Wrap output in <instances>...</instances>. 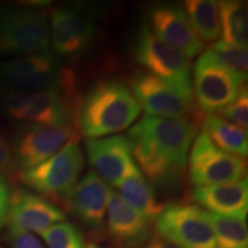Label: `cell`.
Instances as JSON below:
<instances>
[{"mask_svg": "<svg viewBox=\"0 0 248 248\" xmlns=\"http://www.w3.org/2000/svg\"><path fill=\"white\" fill-rule=\"evenodd\" d=\"M136 59L147 73L160 77L187 94L193 95L191 85L190 59L167 44L144 24L136 45Z\"/></svg>", "mask_w": 248, "mask_h": 248, "instance_id": "obj_9", "label": "cell"}, {"mask_svg": "<svg viewBox=\"0 0 248 248\" xmlns=\"http://www.w3.org/2000/svg\"><path fill=\"white\" fill-rule=\"evenodd\" d=\"M17 171L13 148L4 136L0 135V176H13Z\"/></svg>", "mask_w": 248, "mask_h": 248, "instance_id": "obj_29", "label": "cell"}, {"mask_svg": "<svg viewBox=\"0 0 248 248\" xmlns=\"http://www.w3.org/2000/svg\"><path fill=\"white\" fill-rule=\"evenodd\" d=\"M215 234L216 248H248L246 219L206 212Z\"/></svg>", "mask_w": 248, "mask_h": 248, "instance_id": "obj_24", "label": "cell"}, {"mask_svg": "<svg viewBox=\"0 0 248 248\" xmlns=\"http://www.w3.org/2000/svg\"><path fill=\"white\" fill-rule=\"evenodd\" d=\"M0 248H2V247H1V246H0Z\"/></svg>", "mask_w": 248, "mask_h": 248, "instance_id": "obj_33", "label": "cell"}, {"mask_svg": "<svg viewBox=\"0 0 248 248\" xmlns=\"http://www.w3.org/2000/svg\"><path fill=\"white\" fill-rule=\"evenodd\" d=\"M84 167V155L77 139L67 142L53 156L18 176L36 193L67 202Z\"/></svg>", "mask_w": 248, "mask_h": 248, "instance_id": "obj_4", "label": "cell"}, {"mask_svg": "<svg viewBox=\"0 0 248 248\" xmlns=\"http://www.w3.org/2000/svg\"><path fill=\"white\" fill-rule=\"evenodd\" d=\"M52 52L18 57L0 63V92H33L57 84L62 75Z\"/></svg>", "mask_w": 248, "mask_h": 248, "instance_id": "obj_11", "label": "cell"}, {"mask_svg": "<svg viewBox=\"0 0 248 248\" xmlns=\"http://www.w3.org/2000/svg\"><path fill=\"white\" fill-rule=\"evenodd\" d=\"M151 222L111 190L107 209V231L116 246L140 248L151 238Z\"/></svg>", "mask_w": 248, "mask_h": 248, "instance_id": "obj_18", "label": "cell"}, {"mask_svg": "<svg viewBox=\"0 0 248 248\" xmlns=\"http://www.w3.org/2000/svg\"><path fill=\"white\" fill-rule=\"evenodd\" d=\"M12 190L7 179L0 176V230L6 225Z\"/></svg>", "mask_w": 248, "mask_h": 248, "instance_id": "obj_30", "label": "cell"}, {"mask_svg": "<svg viewBox=\"0 0 248 248\" xmlns=\"http://www.w3.org/2000/svg\"><path fill=\"white\" fill-rule=\"evenodd\" d=\"M73 139L77 136L71 126L20 123L12 144L17 170L27 171L39 166Z\"/></svg>", "mask_w": 248, "mask_h": 248, "instance_id": "obj_10", "label": "cell"}, {"mask_svg": "<svg viewBox=\"0 0 248 248\" xmlns=\"http://www.w3.org/2000/svg\"><path fill=\"white\" fill-rule=\"evenodd\" d=\"M208 51L214 55L217 61L221 62L223 66L235 73L247 75L248 64V52L246 47H238L218 42L213 44Z\"/></svg>", "mask_w": 248, "mask_h": 248, "instance_id": "obj_26", "label": "cell"}, {"mask_svg": "<svg viewBox=\"0 0 248 248\" xmlns=\"http://www.w3.org/2000/svg\"><path fill=\"white\" fill-rule=\"evenodd\" d=\"M150 17L151 29L155 35L188 59L202 52L203 43L195 35L182 6H155L150 12Z\"/></svg>", "mask_w": 248, "mask_h": 248, "instance_id": "obj_17", "label": "cell"}, {"mask_svg": "<svg viewBox=\"0 0 248 248\" xmlns=\"http://www.w3.org/2000/svg\"><path fill=\"white\" fill-rule=\"evenodd\" d=\"M86 152L97 175L111 185L117 186L125 179L141 175L128 139L123 136L88 139Z\"/></svg>", "mask_w": 248, "mask_h": 248, "instance_id": "obj_13", "label": "cell"}, {"mask_svg": "<svg viewBox=\"0 0 248 248\" xmlns=\"http://www.w3.org/2000/svg\"><path fill=\"white\" fill-rule=\"evenodd\" d=\"M185 13L201 42H214L221 36L218 2L214 0L185 1Z\"/></svg>", "mask_w": 248, "mask_h": 248, "instance_id": "obj_23", "label": "cell"}, {"mask_svg": "<svg viewBox=\"0 0 248 248\" xmlns=\"http://www.w3.org/2000/svg\"><path fill=\"white\" fill-rule=\"evenodd\" d=\"M75 78L63 69L57 84L33 92H0V111L21 123L71 126Z\"/></svg>", "mask_w": 248, "mask_h": 248, "instance_id": "obj_3", "label": "cell"}, {"mask_svg": "<svg viewBox=\"0 0 248 248\" xmlns=\"http://www.w3.org/2000/svg\"><path fill=\"white\" fill-rule=\"evenodd\" d=\"M51 47L46 15L30 8L0 9V54L30 55Z\"/></svg>", "mask_w": 248, "mask_h": 248, "instance_id": "obj_5", "label": "cell"}, {"mask_svg": "<svg viewBox=\"0 0 248 248\" xmlns=\"http://www.w3.org/2000/svg\"><path fill=\"white\" fill-rule=\"evenodd\" d=\"M116 187L119 190L117 194L130 207L146 217L151 223L156 219L161 210L163 209L164 206L159 202L157 198L155 197L152 185L142 175L133 176L125 179Z\"/></svg>", "mask_w": 248, "mask_h": 248, "instance_id": "obj_21", "label": "cell"}, {"mask_svg": "<svg viewBox=\"0 0 248 248\" xmlns=\"http://www.w3.org/2000/svg\"><path fill=\"white\" fill-rule=\"evenodd\" d=\"M111 188L95 172H89L77 183L67 206L80 223L94 231H100L106 223V214Z\"/></svg>", "mask_w": 248, "mask_h": 248, "instance_id": "obj_16", "label": "cell"}, {"mask_svg": "<svg viewBox=\"0 0 248 248\" xmlns=\"http://www.w3.org/2000/svg\"><path fill=\"white\" fill-rule=\"evenodd\" d=\"M66 221V215L53 202L26 188L12 192L7 215L8 230L42 233L58 223Z\"/></svg>", "mask_w": 248, "mask_h": 248, "instance_id": "obj_14", "label": "cell"}, {"mask_svg": "<svg viewBox=\"0 0 248 248\" xmlns=\"http://www.w3.org/2000/svg\"><path fill=\"white\" fill-rule=\"evenodd\" d=\"M85 248H106V247H102L97 243H92V241H89V243H85Z\"/></svg>", "mask_w": 248, "mask_h": 248, "instance_id": "obj_32", "label": "cell"}, {"mask_svg": "<svg viewBox=\"0 0 248 248\" xmlns=\"http://www.w3.org/2000/svg\"><path fill=\"white\" fill-rule=\"evenodd\" d=\"M40 235L45 241L46 248H85L84 238L79 229L66 221L54 224Z\"/></svg>", "mask_w": 248, "mask_h": 248, "instance_id": "obj_25", "label": "cell"}, {"mask_svg": "<svg viewBox=\"0 0 248 248\" xmlns=\"http://www.w3.org/2000/svg\"><path fill=\"white\" fill-rule=\"evenodd\" d=\"M221 42L225 44L246 47L248 40L247 4L237 0L218 2Z\"/></svg>", "mask_w": 248, "mask_h": 248, "instance_id": "obj_22", "label": "cell"}, {"mask_svg": "<svg viewBox=\"0 0 248 248\" xmlns=\"http://www.w3.org/2000/svg\"><path fill=\"white\" fill-rule=\"evenodd\" d=\"M140 248H178V247L173 246V245L167 243V241L160 239V238H157L156 235H155V237H151L150 240H148L147 243Z\"/></svg>", "mask_w": 248, "mask_h": 248, "instance_id": "obj_31", "label": "cell"}, {"mask_svg": "<svg viewBox=\"0 0 248 248\" xmlns=\"http://www.w3.org/2000/svg\"><path fill=\"white\" fill-rule=\"evenodd\" d=\"M246 169L244 159L217 147L203 130L194 138L188 176L195 187L239 182L246 175Z\"/></svg>", "mask_w": 248, "mask_h": 248, "instance_id": "obj_8", "label": "cell"}, {"mask_svg": "<svg viewBox=\"0 0 248 248\" xmlns=\"http://www.w3.org/2000/svg\"><path fill=\"white\" fill-rule=\"evenodd\" d=\"M218 114L230 123L246 130L248 126V93L246 86H244L237 98L219 110Z\"/></svg>", "mask_w": 248, "mask_h": 248, "instance_id": "obj_27", "label": "cell"}, {"mask_svg": "<svg viewBox=\"0 0 248 248\" xmlns=\"http://www.w3.org/2000/svg\"><path fill=\"white\" fill-rule=\"evenodd\" d=\"M156 237L178 248H216L215 234L206 212L190 203L163 207L155 219Z\"/></svg>", "mask_w": 248, "mask_h": 248, "instance_id": "obj_6", "label": "cell"}, {"mask_svg": "<svg viewBox=\"0 0 248 248\" xmlns=\"http://www.w3.org/2000/svg\"><path fill=\"white\" fill-rule=\"evenodd\" d=\"M49 36L55 55L77 58L91 46L95 36V24L75 9L58 7L51 13Z\"/></svg>", "mask_w": 248, "mask_h": 248, "instance_id": "obj_15", "label": "cell"}, {"mask_svg": "<svg viewBox=\"0 0 248 248\" xmlns=\"http://www.w3.org/2000/svg\"><path fill=\"white\" fill-rule=\"evenodd\" d=\"M192 200L209 213L246 219L248 212V182L246 178L226 184L195 187Z\"/></svg>", "mask_w": 248, "mask_h": 248, "instance_id": "obj_19", "label": "cell"}, {"mask_svg": "<svg viewBox=\"0 0 248 248\" xmlns=\"http://www.w3.org/2000/svg\"><path fill=\"white\" fill-rule=\"evenodd\" d=\"M5 240L11 248H46L45 245L30 232L8 230Z\"/></svg>", "mask_w": 248, "mask_h": 248, "instance_id": "obj_28", "label": "cell"}, {"mask_svg": "<svg viewBox=\"0 0 248 248\" xmlns=\"http://www.w3.org/2000/svg\"><path fill=\"white\" fill-rule=\"evenodd\" d=\"M140 105L119 80H101L89 90L78 110V123L89 139L123 131L137 120Z\"/></svg>", "mask_w": 248, "mask_h": 248, "instance_id": "obj_2", "label": "cell"}, {"mask_svg": "<svg viewBox=\"0 0 248 248\" xmlns=\"http://www.w3.org/2000/svg\"><path fill=\"white\" fill-rule=\"evenodd\" d=\"M203 131L222 151L241 159L247 156V133L239 126L230 123L219 115L212 114L204 120Z\"/></svg>", "mask_w": 248, "mask_h": 248, "instance_id": "obj_20", "label": "cell"}, {"mask_svg": "<svg viewBox=\"0 0 248 248\" xmlns=\"http://www.w3.org/2000/svg\"><path fill=\"white\" fill-rule=\"evenodd\" d=\"M197 133V124L188 119L145 116L129 130L126 139L147 182L170 188L182 181Z\"/></svg>", "mask_w": 248, "mask_h": 248, "instance_id": "obj_1", "label": "cell"}, {"mask_svg": "<svg viewBox=\"0 0 248 248\" xmlns=\"http://www.w3.org/2000/svg\"><path fill=\"white\" fill-rule=\"evenodd\" d=\"M132 94L147 116L187 119L193 108V95L183 92L160 77L140 71L132 78Z\"/></svg>", "mask_w": 248, "mask_h": 248, "instance_id": "obj_12", "label": "cell"}, {"mask_svg": "<svg viewBox=\"0 0 248 248\" xmlns=\"http://www.w3.org/2000/svg\"><path fill=\"white\" fill-rule=\"evenodd\" d=\"M247 75L223 66L207 49L194 67V92L204 113H218L237 98Z\"/></svg>", "mask_w": 248, "mask_h": 248, "instance_id": "obj_7", "label": "cell"}]
</instances>
